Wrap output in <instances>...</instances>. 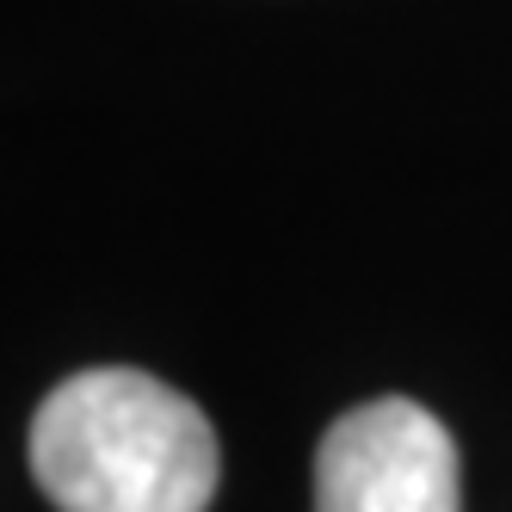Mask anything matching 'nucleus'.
I'll use <instances>...</instances> for the list:
<instances>
[{
	"label": "nucleus",
	"mask_w": 512,
	"mask_h": 512,
	"mask_svg": "<svg viewBox=\"0 0 512 512\" xmlns=\"http://www.w3.org/2000/svg\"><path fill=\"white\" fill-rule=\"evenodd\" d=\"M315 512H457V445L408 395L346 408L315 445Z\"/></svg>",
	"instance_id": "nucleus-2"
},
{
	"label": "nucleus",
	"mask_w": 512,
	"mask_h": 512,
	"mask_svg": "<svg viewBox=\"0 0 512 512\" xmlns=\"http://www.w3.org/2000/svg\"><path fill=\"white\" fill-rule=\"evenodd\" d=\"M25 451L56 512H210L223 482L204 408L130 364L62 377L31 414Z\"/></svg>",
	"instance_id": "nucleus-1"
}]
</instances>
